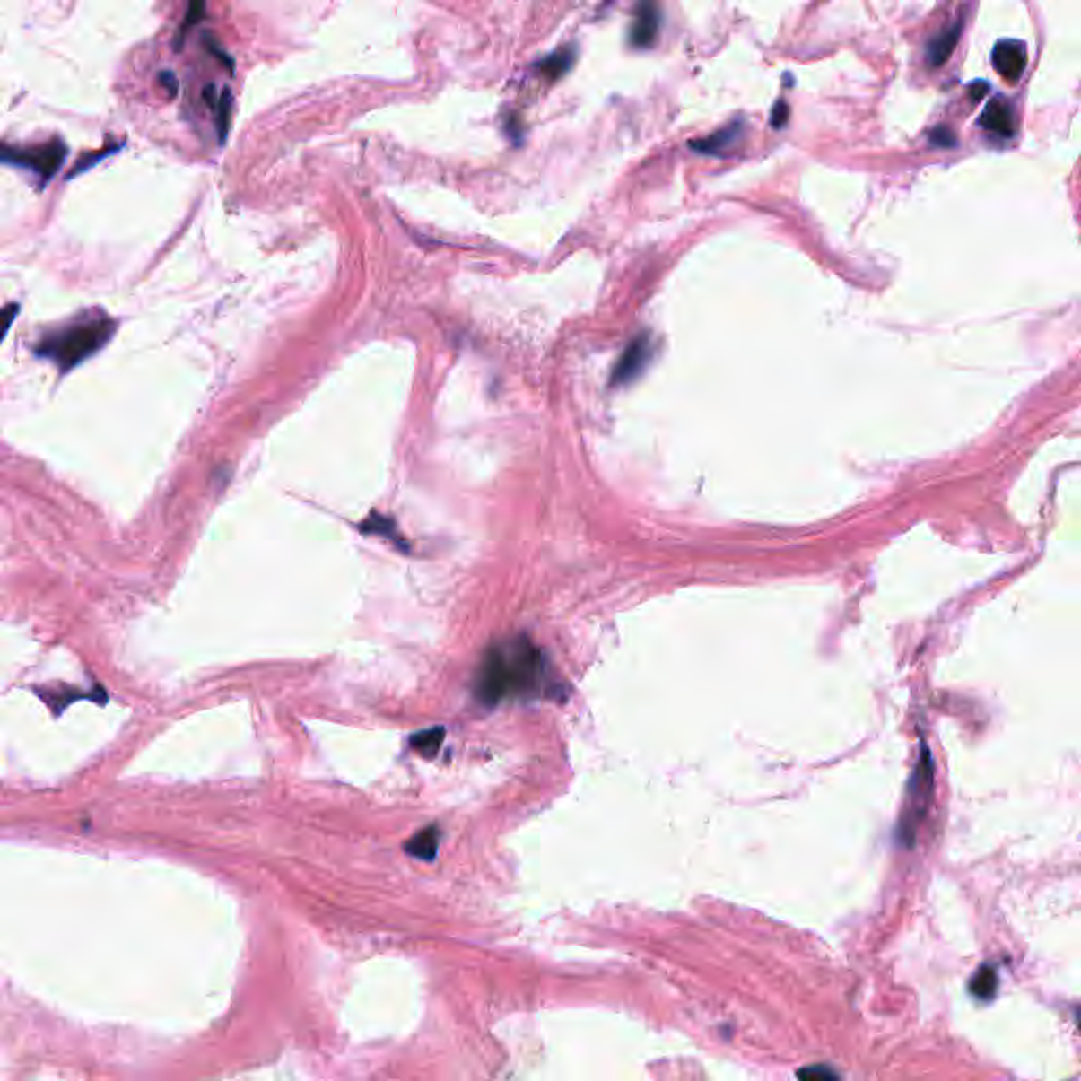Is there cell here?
<instances>
[{"instance_id":"cell-1","label":"cell","mask_w":1081,"mask_h":1081,"mask_svg":"<svg viewBox=\"0 0 1081 1081\" xmlns=\"http://www.w3.org/2000/svg\"><path fill=\"white\" fill-rule=\"evenodd\" d=\"M547 680L545 655L528 638L499 642L484 657L475 680V695L486 706L519 695H535Z\"/></svg>"},{"instance_id":"cell-2","label":"cell","mask_w":1081,"mask_h":1081,"mask_svg":"<svg viewBox=\"0 0 1081 1081\" xmlns=\"http://www.w3.org/2000/svg\"><path fill=\"white\" fill-rule=\"evenodd\" d=\"M115 324L106 318L83 319L79 324H73L62 330L53 332L39 344V355L47 357L53 363H57L62 370L74 368L76 363L85 362L92 357L95 351L109 343Z\"/></svg>"},{"instance_id":"cell-3","label":"cell","mask_w":1081,"mask_h":1081,"mask_svg":"<svg viewBox=\"0 0 1081 1081\" xmlns=\"http://www.w3.org/2000/svg\"><path fill=\"white\" fill-rule=\"evenodd\" d=\"M65 157V146L62 140H51L43 146L34 148H9L4 146V161L7 163L26 167V170L39 173L43 182L49 180L59 170Z\"/></svg>"},{"instance_id":"cell-4","label":"cell","mask_w":1081,"mask_h":1081,"mask_svg":"<svg viewBox=\"0 0 1081 1081\" xmlns=\"http://www.w3.org/2000/svg\"><path fill=\"white\" fill-rule=\"evenodd\" d=\"M661 28V9L657 0H638L632 22L630 40L636 49H649L655 45Z\"/></svg>"},{"instance_id":"cell-5","label":"cell","mask_w":1081,"mask_h":1081,"mask_svg":"<svg viewBox=\"0 0 1081 1081\" xmlns=\"http://www.w3.org/2000/svg\"><path fill=\"white\" fill-rule=\"evenodd\" d=\"M978 125H981L982 129H987L989 134L1006 137V140L1007 137H1014V134H1016V117H1014L1012 101L1003 98V95H995V98L987 101V106H984L982 115L978 118Z\"/></svg>"},{"instance_id":"cell-6","label":"cell","mask_w":1081,"mask_h":1081,"mask_svg":"<svg viewBox=\"0 0 1081 1081\" xmlns=\"http://www.w3.org/2000/svg\"><path fill=\"white\" fill-rule=\"evenodd\" d=\"M993 65L1003 79L1016 83L1026 68V47L1012 39L997 40L993 47Z\"/></svg>"},{"instance_id":"cell-7","label":"cell","mask_w":1081,"mask_h":1081,"mask_svg":"<svg viewBox=\"0 0 1081 1081\" xmlns=\"http://www.w3.org/2000/svg\"><path fill=\"white\" fill-rule=\"evenodd\" d=\"M961 32H963V22L957 20L929 40L928 64L931 65V68H940V65L945 64L948 57H951V53L955 51V47H957L959 39H961Z\"/></svg>"},{"instance_id":"cell-8","label":"cell","mask_w":1081,"mask_h":1081,"mask_svg":"<svg viewBox=\"0 0 1081 1081\" xmlns=\"http://www.w3.org/2000/svg\"><path fill=\"white\" fill-rule=\"evenodd\" d=\"M438 843H440L438 826H429L427 830H423V833L412 836V839L404 847L410 856L421 858V859H433L435 851H438Z\"/></svg>"},{"instance_id":"cell-9","label":"cell","mask_w":1081,"mask_h":1081,"mask_svg":"<svg viewBox=\"0 0 1081 1081\" xmlns=\"http://www.w3.org/2000/svg\"><path fill=\"white\" fill-rule=\"evenodd\" d=\"M572 64H575V49L572 47H562V49L554 51L552 56H547L541 62V73L547 74L549 79H560V76H564L569 70L572 68Z\"/></svg>"},{"instance_id":"cell-10","label":"cell","mask_w":1081,"mask_h":1081,"mask_svg":"<svg viewBox=\"0 0 1081 1081\" xmlns=\"http://www.w3.org/2000/svg\"><path fill=\"white\" fill-rule=\"evenodd\" d=\"M739 129H742V125L733 123V125H728V127L716 131V134H712V135H708L706 140L693 142L691 146L695 148V151H700V153L714 154V153L722 151V148H727L728 144H733V142H736V137L739 135Z\"/></svg>"},{"instance_id":"cell-11","label":"cell","mask_w":1081,"mask_h":1081,"mask_svg":"<svg viewBox=\"0 0 1081 1081\" xmlns=\"http://www.w3.org/2000/svg\"><path fill=\"white\" fill-rule=\"evenodd\" d=\"M441 739H444V728H429V731L416 733V736L410 739V744L412 748L423 752L425 756H433L441 745Z\"/></svg>"},{"instance_id":"cell-12","label":"cell","mask_w":1081,"mask_h":1081,"mask_svg":"<svg viewBox=\"0 0 1081 1081\" xmlns=\"http://www.w3.org/2000/svg\"><path fill=\"white\" fill-rule=\"evenodd\" d=\"M205 7H207V0H188L187 15H184V23L180 28V40L187 37V32L190 28L196 26V23L205 17Z\"/></svg>"},{"instance_id":"cell-13","label":"cell","mask_w":1081,"mask_h":1081,"mask_svg":"<svg viewBox=\"0 0 1081 1081\" xmlns=\"http://www.w3.org/2000/svg\"><path fill=\"white\" fill-rule=\"evenodd\" d=\"M995 981H997V976L993 973V970H990V967H984V970L978 972V976L973 978V982H972L973 993H976L978 997H982V999H989L995 990Z\"/></svg>"},{"instance_id":"cell-14","label":"cell","mask_w":1081,"mask_h":1081,"mask_svg":"<svg viewBox=\"0 0 1081 1081\" xmlns=\"http://www.w3.org/2000/svg\"><path fill=\"white\" fill-rule=\"evenodd\" d=\"M641 351H642L641 344H632V349L627 351V357H625L623 362H621V366H619V372H617V379L619 380L630 379V376L636 372V368L641 366V363L644 362V360H638V353H641Z\"/></svg>"},{"instance_id":"cell-15","label":"cell","mask_w":1081,"mask_h":1081,"mask_svg":"<svg viewBox=\"0 0 1081 1081\" xmlns=\"http://www.w3.org/2000/svg\"><path fill=\"white\" fill-rule=\"evenodd\" d=\"M929 142L937 148L955 146V134L948 127H936L929 131Z\"/></svg>"},{"instance_id":"cell-16","label":"cell","mask_w":1081,"mask_h":1081,"mask_svg":"<svg viewBox=\"0 0 1081 1081\" xmlns=\"http://www.w3.org/2000/svg\"><path fill=\"white\" fill-rule=\"evenodd\" d=\"M798 1077H805V1079H834L836 1073L830 1071V1068H826V1067H814V1068H805V1071H800Z\"/></svg>"},{"instance_id":"cell-17","label":"cell","mask_w":1081,"mask_h":1081,"mask_svg":"<svg viewBox=\"0 0 1081 1081\" xmlns=\"http://www.w3.org/2000/svg\"><path fill=\"white\" fill-rule=\"evenodd\" d=\"M989 93V83L984 81H976L970 85V98L972 101H982L984 95Z\"/></svg>"},{"instance_id":"cell-18","label":"cell","mask_w":1081,"mask_h":1081,"mask_svg":"<svg viewBox=\"0 0 1081 1081\" xmlns=\"http://www.w3.org/2000/svg\"><path fill=\"white\" fill-rule=\"evenodd\" d=\"M784 110H788L784 101H780V104H775V109H773V125H775V127H781V125H784V123L788 121V118H786V117H788V112H786V115H784Z\"/></svg>"}]
</instances>
